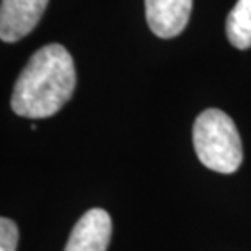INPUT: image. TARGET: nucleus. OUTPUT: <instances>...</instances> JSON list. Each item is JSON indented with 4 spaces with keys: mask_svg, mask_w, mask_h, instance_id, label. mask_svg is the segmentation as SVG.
Returning <instances> with one entry per match:
<instances>
[{
    "mask_svg": "<svg viewBox=\"0 0 251 251\" xmlns=\"http://www.w3.org/2000/svg\"><path fill=\"white\" fill-rule=\"evenodd\" d=\"M18 227L12 219H0V251H17Z\"/></svg>",
    "mask_w": 251,
    "mask_h": 251,
    "instance_id": "obj_7",
    "label": "nucleus"
},
{
    "mask_svg": "<svg viewBox=\"0 0 251 251\" xmlns=\"http://www.w3.org/2000/svg\"><path fill=\"white\" fill-rule=\"evenodd\" d=\"M227 38L237 49L251 48V0H238L227 17Z\"/></svg>",
    "mask_w": 251,
    "mask_h": 251,
    "instance_id": "obj_6",
    "label": "nucleus"
},
{
    "mask_svg": "<svg viewBox=\"0 0 251 251\" xmlns=\"http://www.w3.org/2000/svg\"><path fill=\"white\" fill-rule=\"evenodd\" d=\"M193 0H145V18L155 36L170 39L186 28Z\"/></svg>",
    "mask_w": 251,
    "mask_h": 251,
    "instance_id": "obj_5",
    "label": "nucleus"
},
{
    "mask_svg": "<svg viewBox=\"0 0 251 251\" xmlns=\"http://www.w3.org/2000/svg\"><path fill=\"white\" fill-rule=\"evenodd\" d=\"M77 74L70 52L61 44H48L29 57L13 87L12 109L29 119L51 118L72 98Z\"/></svg>",
    "mask_w": 251,
    "mask_h": 251,
    "instance_id": "obj_1",
    "label": "nucleus"
},
{
    "mask_svg": "<svg viewBox=\"0 0 251 251\" xmlns=\"http://www.w3.org/2000/svg\"><path fill=\"white\" fill-rule=\"evenodd\" d=\"M49 0H2L0 38L3 43H17L36 28Z\"/></svg>",
    "mask_w": 251,
    "mask_h": 251,
    "instance_id": "obj_3",
    "label": "nucleus"
},
{
    "mask_svg": "<svg viewBox=\"0 0 251 251\" xmlns=\"http://www.w3.org/2000/svg\"><path fill=\"white\" fill-rule=\"evenodd\" d=\"M111 233L113 224L106 210L90 209L75 224L64 251H106Z\"/></svg>",
    "mask_w": 251,
    "mask_h": 251,
    "instance_id": "obj_4",
    "label": "nucleus"
},
{
    "mask_svg": "<svg viewBox=\"0 0 251 251\" xmlns=\"http://www.w3.org/2000/svg\"><path fill=\"white\" fill-rule=\"evenodd\" d=\"M193 144L199 162L212 172L235 173L243 162L242 137L233 119L217 108L205 109L193 126Z\"/></svg>",
    "mask_w": 251,
    "mask_h": 251,
    "instance_id": "obj_2",
    "label": "nucleus"
}]
</instances>
